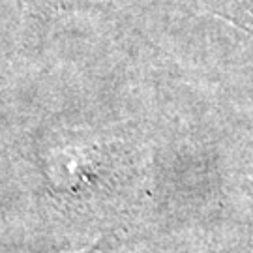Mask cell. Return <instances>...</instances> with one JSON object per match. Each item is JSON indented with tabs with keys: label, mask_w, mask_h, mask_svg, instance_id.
<instances>
[{
	"label": "cell",
	"mask_w": 253,
	"mask_h": 253,
	"mask_svg": "<svg viewBox=\"0 0 253 253\" xmlns=\"http://www.w3.org/2000/svg\"><path fill=\"white\" fill-rule=\"evenodd\" d=\"M229 6L235 11L233 19L238 21V25L253 32V0H229Z\"/></svg>",
	"instance_id": "obj_1"
}]
</instances>
